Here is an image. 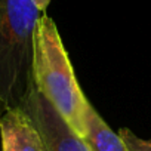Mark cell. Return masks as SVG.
I'll use <instances>...</instances> for the list:
<instances>
[{
  "instance_id": "obj_3",
  "label": "cell",
  "mask_w": 151,
  "mask_h": 151,
  "mask_svg": "<svg viewBox=\"0 0 151 151\" xmlns=\"http://www.w3.org/2000/svg\"><path fill=\"white\" fill-rule=\"evenodd\" d=\"M19 107L30 116L45 145V151H89L85 141L76 133L49 101L37 91L33 80Z\"/></svg>"
},
{
  "instance_id": "obj_2",
  "label": "cell",
  "mask_w": 151,
  "mask_h": 151,
  "mask_svg": "<svg viewBox=\"0 0 151 151\" xmlns=\"http://www.w3.org/2000/svg\"><path fill=\"white\" fill-rule=\"evenodd\" d=\"M40 17L34 0H0V99L8 110L19 107L33 80Z\"/></svg>"
},
{
  "instance_id": "obj_1",
  "label": "cell",
  "mask_w": 151,
  "mask_h": 151,
  "mask_svg": "<svg viewBox=\"0 0 151 151\" xmlns=\"http://www.w3.org/2000/svg\"><path fill=\"white\" fill-rule=\"evenodd\" d=\"M33 83L80 138L89 101L85 96L61 40L56 24L43 14L37 22L33 52Z\"/></svg>"
},
{
  "instance_id": "obj_5",
  "label": "cell",
  "mask_w": 151,
  "mask_h": 151,
  "mask_svg": "<svg viewBox=\"0 0 151 151\" xmlns=\"http://www.w3.org/2000/svg\"><path fill=\"white\" fill-rule=\"evenodd\" d=\"M89 151H129L119 136L89 104L85 117V135L82 138Z\"/></svg>"
},
{
  "instance_id": "obj_6",
  "label": "cell",
  "mask_w": 151,
  "mask_h": 151,
  "mask_svg": "<svg viewBox=\"0 0 151 151\" xmlns=\"http://www.w3.org/2000/svg\"><path fill=\"white\" fill-rule=\"evenodd\" d=\"M119 136L122 138V141L124 142V145L129 151H151V141L141 139L127 127L120 129Z\"/></svg>"
},
{
  "instance_id": "obj_8",
  "label": "cell",
  "mask_w": 151,
  "mask_h": 151,
  "mask_svg": "<svg viewBox=\"0 0 151 151\" xmlns=\"http://www.w3.org/2000/svg\"><path fill=\"white\" fill-rule=\"evenodd\" d=\"M6 110H8V108L5 107V104H3V101H2V99H0V119H2V117H3V114L6 113Z\"/></svg>"
},
{
  "instance_id": "obj_4",
  "label": "cell",
  "mask_w": 151,
  "mask_h": 151,
  "mask_svg": "<svg viewBox=\"0 0 151 151\" xmlns=\"http://www.w3.org/2000/svg\"><path fill=\"white\" fill-rule=\"evenodd\" d=\"M2 151H45L43 141L30 116L21 108H9L0 119Z\"/></svg>"
},
{
  "instance_id": "obj_7",
  "label": "cell",
  "mask_w": 151,
  "mask_h": 151,
  "mask_svg": "<svg viewBox=\"0 0 151 151\" xmlns=\"http://www.w3.org/2000/svg\"><path fill=\"white\" fill-rule=\"evenodd\" d=\"M34 3H36V6L39 8L40 12H45L46 8H47L49 3H50V0H34Z\"/></svg>"
}]
</instances>
